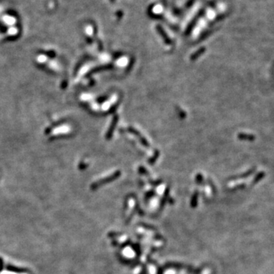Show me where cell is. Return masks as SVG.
Here are the masks:
<instances>
[{"instance_id":"1","label":"cell","mask_w":274,"mask_h":274,"mask_svg":"<svg viewBox=\"0 0 274 274\" xmlns=\"http://www.w3.org/2000/svg\"><path fill=\"white\" fill-rule=\"evenodd\" d=\"M197 193L194 194V196L192 198V201H191V206L194 208V206L196 207V204H197Z\"/></svg>"}]
</instances>
